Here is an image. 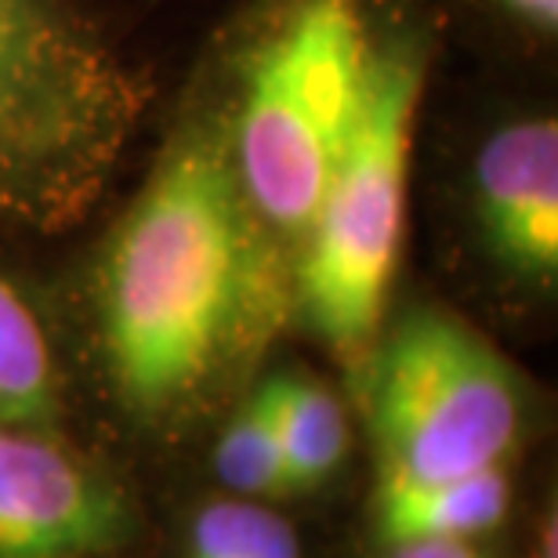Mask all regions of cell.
I'll list each match as a JSON object with an SVG mask.
<instances>
[{
	"label": "cell",
	"mask_w": 558,
	"mask_h": 558,
	"mask_svg": "<svg viewBox=\"0 0 558 558\" xmlns=\"http://www.w3.org/2000/svg\"><path fill=\"white\" fill-rule=\"evenodd\" d=\"M142 113L138 76L73 0H0V226L92 215Z\"/></svg>",
	"instance_id": "obj_2"
},
{
	"label": "cell",
	"mask_w": 558,
	"mask_h": 558,
	"mask_svg": "<svg viewBox=\"0 0 558 558\" xmlns=\"http://www.w3.org/2000/svg\"><path fill=\"white\" fill-rule=\"evenodd\" d=\"M421 92L424 51L414 40L381 44L360 120L294 254V305L352 363L371 360L403 254Z\"/></svg>",
	"instance_id": "obj_4"
},
{
	"label": "cell",
	"mask_w": 558,
	"mask_h": 558,
	"mask_svg": "<svg viewBox=\"0 0 558 558\" xmlns=\"http://www.w3.org/2000/svg\"><path fill=\"white\" fill-rule=\"evenodd\" d=\"M374 51L363 0H283L226 102L243 196L294 254L360 120Z\"/></svg>",
	"instance_id": "obj_3"
},
{
	"label": "cell",
	"mask_w": 558,
	"mask_h": 558,
	"mask_svg": "<svg viewBox=\"0 0 558 558\" xmlns=\"http://www.w3.org/2000/svg\"><path fill=\"white\" fill-rule=\"evenodd\" d=\"M124 497L48 428H0V558H92L128 537Z\"/></svg>",
	"instance_id": "obj_6"
},
{
	"label": "cell",
	"mask_w": 558,
	"mask_h": 558,
	"mask_svg": "<svg viewBox=\"0 0 558 558\" xmlns=\"http://www.w3.org/2000/svg\"><path fill=\"white\" fill-rule=\"evenodd\" d=\"M500 8L522 26L548 33V37L558 29V0H500Z\"/></svg>",
	"instance_id": "obj_14"
},
{
	"label": "cell",
	"mask_w": 558,
	"mask_h": 558,
	"mask_svg": "<svg viewBox=\"0 0 558 558\" xmlns=\"http://www.w3.org/2000/svg\"><path fill=\"white\" fill-rule=\"evenodd\" d=\"M215 472L236 497L272 500L294 494L283 446L276 439V428L258 392L232 414L226 432H221L215 446Z\"/></svg>",
	"instance_id": "obj_11"
},
{
	"label": "cell",
	"mask_w": 558,
	"mask_h": 558,
	"mask_svg": "<svg viewBox=\"0 0 558 558\" xmlns=\"http://www.w3.org/2000/svg\"><path fill=\"white\" fill-rule=\"evenodd\" d=\"M511 483L505 468L457 478L377 475L374 515L385 544L478 541L508 515Z\"/></svg>",
	"instance_id": "obj_8"
},
{
	"label": "cell",
	"mask_w": 558,
	"mask_h": 558,
	"mask_svg": "<svg viewBox=\"0 0 558 558\" xmlns=\"http://www.w3.org/2000/svg\"><path fill=\"white\" fill-rule=\"evenodd\" d=\"M258 399L283 446L294 494L327 483L349 453V421L338 396L312 377L276 374L258 388Z\"/></svg>",
	"instance_id": "obj_9"
},
{
	"label": "cell",
	"mask_w": 558,
	"mask_h": 558,
	"mask_svg": "<svg viewBox=\"0 0 558 558\" xmlns=\"http://www.w3.org/2000/svg\"><path fill=\"white\" fill-rule=\"evenodd\" d=\"M366 363L377 475L457 478L505 468L515 453L526 421L522 385L472 323L414 308Z\"/></svg>",
	"instance_id": "obj_5"
},
{
	"label": "cell",
	"mask_w": 558,
	"mask_h": 558,
	"mask_svg": "<svg viewBox=\"0 0 558 558\" xmlns=\"http://www.w3.org/2000/svg\"><path fill=\"white\" fill-rule=\"evenodd\" d=\"M388 558H489L475 541H414L392 544Z\"/></svg>",
	"instance_id": "obj_13"
},
{
	"label": "cell",
	"mask_w": 558,
	"mask_h": 558,
	"mask_svg": "<svg viewBox=\"0 0 558 558\" xmlns=\"http://www.w3.org/2000/svg\"><path fill=\"white\" fill-rule=\"evenodd\" d=\"M294 298L287 247L254 218L226 109H193L109 236L95 276L106 371L138 417H171L258 355Z\"/></svg>",
	"instance_id": "obj_1"
},
{
	"label": "cell",
	"mask_w": 558,
	"mask_h": 558,
	"mask_svg": "<svg viewBox=\"0 0 558 558\" xmlns=\"http://www.w3.org/2000/svg\"><path fill=\"white\" fill-rule=\"evenodd\" d=\"M475 207L500 258L533 283L558 272V120L497 128L475 156Z\"/></svg>",
	"instance_id": "obj_7"
},
{
	"label": "cell",
	"mask_w": 558,
	"mask_h": 558,
	"mask_svg": "<svg viewBox=\"0 0 558 558\" xmlns=\"http://www.w3.org/2000/svg\"><path fill=\"white\" fill-rule=\"evenodd\" d=\"M185 558H301V544L276 511L247 500H221L193 519Z\"/></svg>",
	"instance_id": "obj_12"
},
{
	"label": "cell",
	"mask_w": 558,
	"mask_h": 558,
	"mask_svg": "<svg viewBox=\"0 0 558 558\" xmlns=\"http://www.w3.org/2000/svg\"><path fill=\"white\" fill-rule=\"evenodd\" d=\"M59 371L37 312L0 276V428H51Z\"/></svg>",
	"instance_id": "obj_10"
}]
</instances>
